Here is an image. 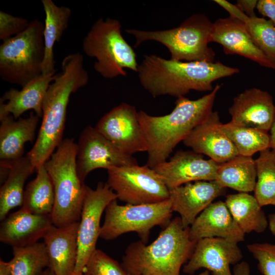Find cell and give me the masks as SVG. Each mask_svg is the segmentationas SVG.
<instances>
[{
    "mask_svg": "<svg viewBox=\"0 0 275 275\" xmlns=\"http://www.w3.org/2000/svg\"><path fill=\"white\" fill-rule=\"evenodd\" d=\"M221 88V85H216L208 94L196 100L178 97L174 109L167 115L154 116L142 110L138 111L139 120L148 146L146 165L154 168L167 160L177 144L212 112Z\"/></svg>",
    "mask_w": 275,
    "mask_h": 275,
    "instance_id": "obj_3",
    "label": "cell"
},
{
    "mask_svg": "<svg viewBox=\"0 0 275 275\" xmlns=\"http://www.w3.org/2000/svg\"><path fill=\"white\" fill-rule=\"evenodd\" d=\"M41 275H56L50 268H47L43 270Z\"/></svg>",
    "mask_w": 275,
    "mask_h": 275,
    "instance_id": "obj_44",
    "label": "cell"
},
{
    "mask_svg": "<svg viewBox=\"0 0 275 275\" xmlns=\"http://www.w3.org/2000/svg\"><path fill=\"white\" fill-rule=\"evenodd\" d=\"M36 170L26 155L11 162L8 175L0 189V219L22 204L24 185L28 178Z\"/></svg>",
    "mask_w": 275,
    "mask_h": 275,
    "instance_id": "obj_28",
    "label": "cell"
},
{
    "mask_svg": "<svg viewBox=\"0 0 275 275\" xmlns=\"http://www.w3.org/2000/svg\"><path fill=\"white\" fill-rule=\"evenodd\" d=\"M246 25L255 44L275 64V25L270 20L257 16L250 18Z\"/></svg>",
    "mask_w": 275,
    "mask_h": 275,
    "instance_id": "obj_33",
    "label": "cell"
},
{
    "mask_svg": "<svg viewBox=\"0 0 275 275\" xmlns=\"http://www.w3.org/2000/svg\"><path fill=\"white\" fill-rule=\"evenodd\" d=\"M233 219L244 233H262L268 226V219L254 196L239 193L226 196L225 201Z\"/></svg>",
    "mask_w": 275,
    "mask_h": 275,
    "instance_id": "obj_26",
    "label": "cell"
},
{
    "mask_svg": "<svg viewBox=\"0 0 275 275\" xmlns=\"http://www.w3.org/2000/svg\"><path fill=\"white\" fill-rule=\"evenodd\" d=\"M250 268L249 263L245 261L240 262L234 265L233 275H250Z\"/></svg>",
    "mask_w": 275,
    "mask_h": 275,
    "instance_id": "obj_40",
    "label": "cell"
},
{
    "mask_svg": "<svg viewBox=\"0 0 275 275\" xmlns=\"http://www.w3.org/2000/svg\"><path fill=\"white\" fill-rule=\"evenodd\" d=\"M270 149L275 154V118L270 129Z\"/></svg>",
    "mask_w": 275,
    "mask_h": 275,
    "instance_id": "obj_42",
    "label": "cell"
},
{
    "mask_svg": "<svg viewBox=\"0 0 275 275\" xmlns=\"http://www.w3.org/2000/svg\"><path fill=\"white\" fill-rule=\"evenodd\" d=\"M255 162L257 180L254 197L261 207L275 206V154L267 149L260 152Z\"/></svg>",
    "mask_w": 275,
    "mask_h": 275,
    "instance_id": "obj_32",
    "label": "cell"
},
{
    "mask_svg": "<svg viewBox=\"0 0 275 275\" xmlns=\"http://www.w3.org/2000/svg\"><path fill=\"white\" fill-rule=\"evenodd\" d=\"M2 221L0 241L12 247L37 242L53 225L50 215L32 213L21 207Z\"/></svg>",
    "mask_w": 275,
    "mask_h": 275,
    "instance_id": "obj_22",
    "label": "cell"
},
{
    "mask_svg": "<svg viewBox=\"0 0 275 275\" xmlns=\"http://www.w3.org/2000/svg\"><path fill=\"white\" fill-rule=\"evenodd\" d=\"M79 222L62 227L52 225L43 239L49 266L56 275H72L77 258Z\"/></svg>",
    "mask_w": 275,
    "mask_h": 275,
    "instance_id": "obj_21",
    "label": "cell"
},
{
    "mask_svg": "<svg viewBox=\"0 0 275 275\" xmlns=\"http://www.w3.org/2000/svg\"><path fill=\"white\" fill-rule=\"evenodd\" d=\"M268 218L269 229L271 233L275 236V213L270 214Z\"/></svg>",
    "mask_w": 275,
    "mask_h": 275,
    "instance_id": "obj_43",
    "label": "cell"
},
{
    "mask_svg": "<svg viewBox=\"0 0 275 275\" xmlns=\"http://www.w3.org/2000/svg\"><path fill=\"white\" fill-rule=\"evenodd\" d=\"M36 171V177L24 189L21 207L32 213L50 215L54 203L53 185L44 163Z\"/></svg>",
    "mask_w": 275,
    "mask_h": 275,
    "instance_id": "obj_29",
    "label": "cell"
},
{
    "mask_svg": "<svg viewBox=\"0 0 275 275\" xmlns=\"http://www.w3.org/2000/svg\"><path fill=\"white\" fill-rule=\"evenodd\" d=\"M222 128L235 147L238 155L251 156L270 149V135L259 129L235 124H222Z\"/></svg>",
    "mask_w": 275,
    "mask_h": 275,
    "instance_id": "obj_30",
    "label": "cell"
},
{
    "mask_svg": "<svg viewBox=\"0 0 275 275\" xmlns=\"http://www.w3.org/2000/svg\"><path fill=\"white\" fill-rule=\"evenodd\" d=\"M256 178L255 160L251 156L238 155L219 163L214 181L222 187L248 193L254 190Z\"/></svg>",
    "mask_w": 275,
    "mask_h": 275,
    "instance_id": "obj_27",
    "label": "cell"
},
{
    "mask_svg": "<svg viewBox=\"0 0 275 275\" xmlns=\"http://www.w3.org/2000/svg\"><path fill=\"white\" fill-rule=\"evenodd\" d=\"M222 124L217 112L212 111L183 142L193 151L218 163L225 162L238 153Z\"/></svg>",
    "mask_w": 275,
    "mask_h": 275,
    "instance_id": "obj_16",
    "label": "cell"
},
{
    "mask_svg": "<svg viewBox=\"0 0 275 275\" xmlns=\"http://www.w3.org/2000/svg\"><path fill=\"white\" fill-rule=\"evenodd\" d=\"M256 9L260 14L269 18L275 25V0H259Z\"/></svg>",
    "mask_w": 275,
    "mask_h": 275,
    "instance_id": "obj_38",
    "label": "cell"
},
{
    "mask_svg": "<svg viewBox=\"0 0 275 275\" xmlns=\"http://www.w3.org/2000/svg\"><path fill=\"white\" fill-rule=\"evenodd\" d=\"M217 5L223 8L230 14V17L246 23L250 18L244 14L235 4H233L226 0L213 1Z\"/></svg>",
    "mask_w": 275,
    "mask_h": 275,
    "instance_id": "obj_37",
    "label": "cell"
},
{
    "mask_svg": "<svg viewBox=\"0 0 275 275\" xmlns=\"http://www.w3.org/2000/svg\"><path fill=\"white\" fill-rule=\"evenodd\" d=\"M40 117L34 112L25 118L9 115L0 119V159L13 162L23 156L25 144L32 143Z\"/></svg>",
    "mask_w": 275,
    "mask_h": 275,
    "instance_id": "obj_24",
    "label": "cell"
},
{
    "mask_svg": "<svg viewBox=\"0 0 275 275\" xmlns=\"http://www.w3.org/2000/svg\"><path fill=\"white\" fill-rule=\"evenodd\" d=\"M121 28L117 19L100 18L82 40L84 53L96 60L94 70L106 79L126 76L125 69L138 71L139 64L136 54L124 38Z\"/></svg>",
    "mask_w": 275,
    "mask_h": 275,
    "instance_id": "obj_7",
    "label": "cell"
},
{
    "mask_svg": "<svg viewBox=\"0 0 275 275\" xmlns=\"http://www.w3.org/2000/svg\"><path fill=\"white\" fill-rule=\"evenodd\" d=\"M117 196L107 183L99 182L95 189L86 185L78 230V254L72 275H80L96 249L100 233V219L107 206Z\"/></svg>",
    "mask_w": 275,
    "mask_h": 275,
    "instance_id": "obj_11",
    "label": "cell"
},
{
    "mask_svg": "<svg viewBox=\"0 0 275 275\" xmlns=\"http://www.w3.org/2000/svg\"><path fill=\"white\" fill-rule=\"evenodd\" d=\"M9 261L12 275H41L49 266V259L44 242H37L25 246L13 247Z\"/></svg>",
    "mask_w": 275,
    "mask_h": 275,
    "instance_id": "obj_31",
    "label": "cell"
},
{
    "mask_svg": "<svg viewBox=\"0 0 275 275\" xmlns=\"http://www.w3.org/2000/svg\"><path fill=\"white\" fill-rule=\"evenodd\" d=\"M189 229L176 217L149 245L141 240L130 244L122 266L128 275H180L197 242L190 240Z\"/></svg>",
    "mask_w": 275,
    "mask_h": 275,
    "instance_id": "obj_4",
    "label": "cell"
},
{
    "mask_svg": "<svg viewBox=\"0 0 275 275\" xmlns=\"http://www.w3.org/2000/svg\"><path fill=\"white\" fill-rule=\"evenodd\" d=\"M107 171V183L127 204H152L169 198V189L156 171L147 165L112 168Z\"/></svg>",
    "mask_w": 275,
    "mask_h": 275,
    "instance_id": "obj_10",
    "label": "cell"
},
{
    "mask_svg": "<svg viewBox=\"0 0 275 275\" xmlns=\"http://www.w3.org/2000/svg\"><path fill=\"white\" fill-rule=\"evenodd\" d=\"M239 72L219 61H177L154 54L145 55L137 71L141 85L153 97L177 98L191 90L211 92L214 81Z\"/></svg>",
    "mask_w": 275,
    "mask_h": 275,
    "instance_id": "obj_2",
    "label": "cell"
},
{
    "mask_svg": "<svg viewBox=\"0 0 275 275\" xmlns=\"http://www.w3.org/2000/svg\"><path fill=\"white\" fill-rule=\"evenodd\" d=\"M82 275H128L122 264L101 250L96 249L90 257Z\"/></svg>",
    "mask_w": 275,
    "mask_h": 275,
    "instance_id": "obj_34",
    "label": "cell"
},
{
    "mask_svg": "<svg viewBox=\"0 0 275 275\" xmlns=\"http://www.w3.org/2000/svg\"><path fill=\"white\" fill-rule=\"evenodd\" d=\"M258 1L257 0H238L236 5L249 18L256 16L254 10L256 9Z\"/></svg>",
    "mask_w": 275,
    "mask_h": 275,
    "instance_id": "obj_39",
    "label": "cell"
},
{
    "mask_svg": "<svg viewBox=\"0 0 275 275\" xmlns=\"http://www.w3.org/2000/svg\"><path fill=\"white\" fill-rule=\"evenodd\" d=\"M213 23L204 14H193L179 26L168 30L144 31L134 29L125 32L135 38L134 47L147 41L166 47L170 59L177 61L214 62L215 53L208 46Z\"/></svg>",
    "mask_w": 275,
    "mask_h": 275,
    "instance_id": "obj_6",
    "label": "cell"
},
{
    "mask_svg": "<svg viewBox=\"0 0 275 275\" xmlns=\"http://www.w3.org/2000/svg\"><path fill=\"white\" fill-rule=\"evenodd\" d=\"M0 275H12L10 262L0 260Z\"/></svg>",
    "mask_w": 275,
    "mask_h": 275,
    "instance_id": "obj_41",
    "label": "cell"
},
{
    "mask_svg": "<svg viewBox=\"0 0 275 275\" xmlns=\"http://www.w3.org/2000/svg\"><path fill=\"white\" fill-rule=\"evenodd\" d=\"M244 236L222 201L208 205L189 229L190 240L196 242L203 238L218 237L238 243L244 240Z\"/></svg>",
    "mask_w": 275,
    "mask_h": 275,
    "instance_id": "obj_20",
    "label": "cell"
},
{
    "mask_svg": "<svg viewBox=\"0 0 275 275\" xmlns=\"http://www.w3.org/2000/svg\"><path fill=\"white\" fill-rule=\"evenodd\" d=\"M56 75V74H42L21 90L11 88L7 91L0 99V119L11 115L17 119L29 110L42 117L43 100Z\"/></svg>",
    "mask_w": 275,
    "mask_h": 275,
    "instance_id": "obj_23",
    "label": "cell"
},
{
    "mask_svg": "<svg viewBox=\"0 0 275 275\" xmlns=\"http://www.w3.org/2000/svg\"><path fill=\"white\" fill-rule=\"evenodd\" d=\"M80 275H82V274H80Z\"/></svg>",
    "mask_w": 275,
    "mask_h": 275,
    "instance_id": "obj_46",
    "label": "cell"
},
{
    "mask_svg": "<svg viewBox=\"0 0 275 275\" xmlns=\"http://www.w3.org/2000/svg\"><path fill=\"white\" fill-rule=\"evenodd\" d=\"M237 243L218 237L198 240L189 259L183 266V272L193 274L204 268L212 275H233L230 265L239 263L243 257Z\"/></svg>",
    "mask_w": 275,
    "mask_h": 275,
    "instance_id": "obj_14",
    "label": "cell"
},
{
    "mask_svg": "<svg viewBox=\"0 0 275 275\" xmlns=\"http://www.w3.org/2000/svg\"><path fill=\"white\" fill-rule=\"evenodd\" d=\"M189 275H193V274H189ZM198 275H212V274L208 270H205L204 271H202Z\"/></svg>",
    "mask_w": 275,
    "mask_h": 275,
    "instance_id": "obj_45",
    "label": "cell"
},
{
    "mask_svg": "<svg viewBox=\"0 0 275 275\" xmlns=\"http://www.w3.org/2000/svg\"><path fill=\"white\" fill-rule=\"evenodd\" d=\"M247 248L258 261V268L263 275H275V244L254 243Z\"/></svg>",
    "mask_w": 275,
    "mask_h": 275,
    "instance_id": "obj_35",
    "label": "cell"
},
{
    "mask_svg": "<svg viewBox=\"0 0 275 275\" xmlns=\"http://www.w3.org/2000/svg\"><path fill=\"white\" fill-rule=\"evenodd\" d=\"M211 42L221 45L227 54H238L259 65L275 69L270 61L253 41L246 23L228 17L219 18L213 22Z\"/></svg>",
    "mask_w": 275,
    "mask_h": 275,
    "instance_id": "obj_17",
    "label": "cell"
},
{
    "mask_svg": "<svg viewBox=\"0 0 275 275\" xmlns=\"http://www.w3.org/2000/svg\"><path fill=\"white\" fill-rule=\"evenodd\" d=\"M215 181L187 183L169 190L173 212H177L184 228L189 227L197 217L216 198L225 191Z\"/></svg>",
    "mask_w": 275,
    "mask_h": 275,
    "instance_id": "obj_19",
    "label": "cell"
},
{
    "mask_svg": "<svg viewBox=\"0 0 275 275\" xmlns=\"http://www.w3.org/2000/svg\"><path fill=\"white\" fill-rule=\"evenodd\" d=\"M95 128L123 152L132 155L147 151V143L135 107L122 102L98 120Z\"/></svg>",
    "mask_w": 275,
    "mask_h": 275,
    "instance_id": "obj_13",
    "label": "cell"
},
{
    "mask_svg": "<svg viewBox=\"0 0 275 275\" xmlns=\"http://www.w3.org/2000/svg\"><path fill=\"white\" fill-rule=\"evenodd\" d=\"M218 164L193 150L179 151L153 169L170 190L189 182L214 181Z\"/></svg>",
    "mask_w": 275,
    "mask_h": 275,
    "instance_id": "obj_15",
    "label": "cell"
},
{
    "mask_svg": "<svg viewBox=\"0 0 275 275\" xmlns=\"http://www.w3.org/2000/svg\"><path fill=\"white\" fill-rule=\"evenodd\" d=\"M77 144L66 138L44 163L54 191L50 216L53 225L62 227L79 222L86 185L80 180L76 164Z\"/></svg>",
    "mask_w": 275,
    "mask_h": 275,
    "instance_id": "obj_5",
    "label": "cell"
},
{
    "mask_svg": "<svg viewBox=\"0 0 275 275\" xmlns=\"http://www.w3.org/2000/svg\"><path fill=\"white\" fill-rule=\"evenodd\" d=\"M173 212L169 198L155 203L125 205L118 204L115 200L106 207L99 237L111 240L132 232L146 243L151 230L157 226L166 227Z\"/></svg>",
    "mask_w": 275,
    "mask_h": 275,
    "instance_id": "obj_9",
    "label": "cell"
},
{
    "mask_svg": "<svg viewBox=\"0 0 275 275\" xmlns=\"http://www.w3.org/2000/svg\"><path fill=\"white\" fill-rule=\"evenodd\" d=\"M41 3L45 16L42 74H56L53 47L68 28L71 10L67 7L57 6L52 0H42Z\"/></svg>",
    "mask_w": 275,
    "mask_h": 275,
    "instance_id": "obj_25",
    "label": "cell"
},
{
    "mask_svg": "<svg viewBox=\"0 0 275 275\" xmlns=\"http://www.w3.org/2000/svg\"><path fill=\"white\" fill-rule=\"evenodd\" d=\"M44 24L38 19L30 21L18 35L0 46V77L21 88L42 75L44 58Z\"/></svg>",
    "mask_w": 275,
    "mask_h": 275,
    "instance_id": "obj_8",
    "label": "cell"
},
{
    "mask_svg": "<svg viewBox=\"0 0 275 275\" xmlns=\"http://www.w3.org/2000/svg\"><path fill=\"white\" fill-rule=\"evenodd\" d=\"M229 113L235 124L268 132L275 118V105L269 93L252 88L234 98Z\"/></svg>",
    "mask_w": 275,
    "mask_h": 275,
    "instance_id": "obj_18",
    "label": "cell"
},
{
    "mask_svg": "<svg viewBox=\"0 0 275 275\" xmlns=\"http://www.w3.org/2000/svg\"><path fill=\"white\" fill-rule=\"evenodd\" d=\"M61 69L47 90L42 102V121L37 138L26 154L36 170L49 159L63 140L71 94L89 82L83 56L79 52L66 56L62 62Z\"/></svg>",
    "mask_w": 275,
    "mask_h": 275,
    "instance_id": "obj_1",
    "label": "cell"
},
{
    "mask_svg": "<svg viewBox=\"0 0 275 275\" xmlns=\"http://www.w3.org/2000/svg\"><path fill=\"white\" fill-rule=\"evenodd\" d=\"M76 144L77 170L83 183L88 175L97 169L108 170L114 167L139 164L132 155L119 149L95 127L84 128Z\"/></svg>",
    "mask_w": 275,
    "mask_h": 275,
    "instance_id": "obj_12",
    "label": "cell"
},
{
    "mask_svg": "<svg viewBox=\"0 0 275 275\" xmlns=\"http://www.w3.org/2000/svg\"><path fill=\"white\" fill-rule=\"evenodd\" d=\"M30 22L26 18L1 11L0 40L3 42L18 35L28 28Z\"/></svg>",
    "mask_w": 275,
    "mask_h": 275,
    "instance_id": "obj_36",
    "label": "cell"
}]
</instances>
